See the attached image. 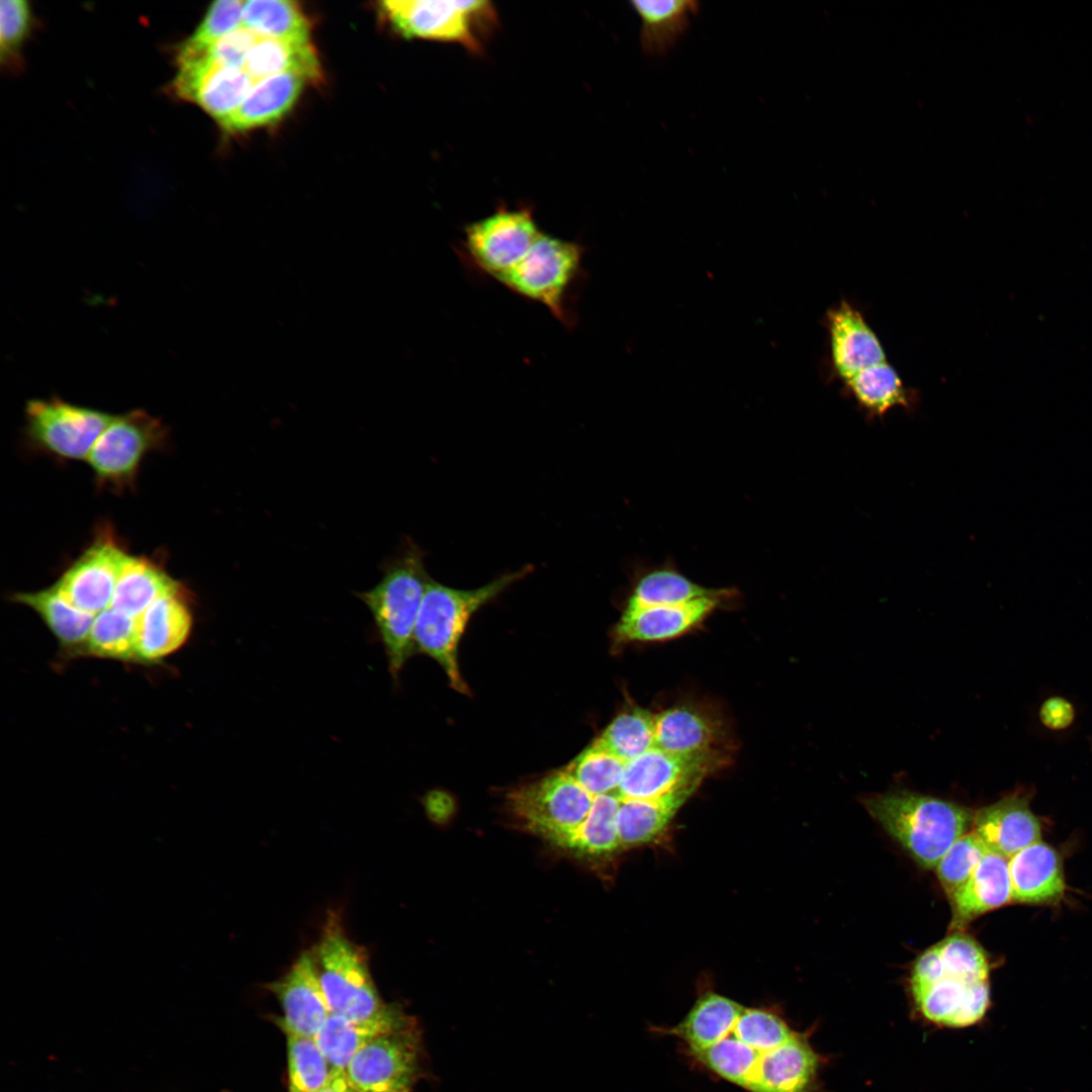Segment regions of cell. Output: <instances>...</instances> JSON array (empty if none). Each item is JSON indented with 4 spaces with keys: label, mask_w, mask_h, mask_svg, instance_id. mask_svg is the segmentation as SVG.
Listing matches in <instances>:
<instances>
[{
    "label": "cell",
    "mask_w": 1092,
    "mask_h": 1092,
    "mask_svg": "<svg viewBox=\"0 0 1092 1092\" xmlns=\"http://www.w3.org/2000/svg\"><path fill=\"white\" fill-rule=\"evenodd\" d=\"M825 327L833 373L869 418H883L895 407L913 404L912 391L856 307L841 300L828 309Z\"/></svg>",
    "instance_id": "1"
},
{
    "label": "cell",
    "mask_w": 1092,
    "mask_h": 1092,
    "mask_svg": "<svg viewBox=\"0 0 1092 1092\" xmlns=\"http://www.w3.org/2000/svg\"><path fill=\"white\" fill-rule=\"evenodd\" d=\"M870 815L927 870L973 827L975 812L957 803L910 791L873 796L864 801Z\"/></svg>",
    "instance_id": "2"
},
{
    "label": "cell",
    "mask_w": 1092,
    "mask_h": 1092,
    "mask_svg": "<svg viewBox=\"0 0 1092 1092\" xmlns=\"http://www.w3.org/2000/svg\"><path fill=\"white\" fill-rule=\"evenodd\" d=\"M424 559L425 552L407 540L396 557L382 566L380 581L371 589L357 594L372 615L394 681L416 649V623L431 579Z\"/></svg>",
    "instance_id": "3"
},
{
    "label": "cell",
    "mask_w": 1092,
    "mask_h": 1092,
    "mask_svg": "<svg viewBox=\"0 0 1092 1092\" xmlns=\"http://www.w3.org/2000/svg\"><path fill=\"white\" fill-rule=\"evenodd\" d=\"M532 571V565H525L473 589H457L429 580L416 623L415 646L442 666L454 690L469 694L459 670L457 649L470 618Z\"/></svg>",
    "instance_id": "4"
},
{
    "label": "cell",
    "mask_w": 1092,
    "mask_h": 1092,
    "mask_svg": "<svg viewBox=\"0 0 1092 1092\" xmlns=\"http://www.w3.org/2000/svg\"><path fill=\"white\" fill-rule=\"evenodd\" d=\"M312 950L331 1013L362 1020L389 1006L374 984L365 948L349 938L338 913L328 915Z\"/></svg>",
    "instance_id": "5"
},
{
    "label": "cell",
    "mask_w": 1092,
    "mask_h": 1092,
    "mask_svg": "<svg viewBox=\"0 0 1092 1092\" xmlns=\"http://www.w3.org/2000/svg\"><path fill=\"white\" fill-rule=\"evenodd\" d=\"M583 248L541 233L525 256L496 279L511 291L545 305L567 327L574 324V286L582 276Z\"/></svg>",
    "instance_id": "6"
},
{
    "label": "cell",
    "mask_w": 1092,
    "mask_h": 1092,
    "mask_svg": "<svg viewBox=\"0 0 1092 1092\" xmlns=\"http://www.w3.org/2000/svg\"><path fill=\"white\" fill-rule=\"evenodd\" d=\"M594 799L562 768L516 788L507 803L526 830L571 851Z\"/></svg>",
    "instance_id": "7"
},
{
    "label": "cell",
    "mask_w": 1092,
    "mask_h": 1092,
    "mask_svg": "<svg viewBox=\"0 0 1092 1092\" xmlns=\"http://www.w3.org/2000/svg\"><path fill=\"white\" fill-rule=\"evenodd\" d=\"M168 435L163 422L143 410L116 415L87 458L96 484L115 492L133 487L147 454L161 450Z\"/></svg>",
    "instance_id": "8"
},
{
    "label": "cell",
    "mask_w": 1092,
    "mask_h": 1092,
    "mask_svg": "<svg viewBox=\"0 0 1092 1092\" xmlns=\"http://www.w3.org/2000/svg\"><path fill=\"white\" fill-rule=\"evenodd\" d=\"M115 415L57 396L25 404L24 433L35 450L60 460H87Z\"/></svg>",
    "instance_id": "9"
},
{
    "label": "cell",
    "mask_w": 1092,
    "mask_h": 1092,
    "mask_svg": "<svg viewBox=\"0 0 1092 1092\" xmlns=\"http://www.w3.org/2000/svg\"><path fill=\"white\" fill-rule=\"evenodd\" d=\"M345 1075L359 1092H412L423 1076V1044L417 1022L365 1044L354 1055Z\"/></svg>",
    "instance_id": "10"
},
{
    "label": "cell",
    "mask_w": 1092,
    "mask_h": 1092,
    "mask_svg": "<svg viewBox=\"0 0 1092 1092\" xmlns=\"http://www.w3.org/2000/svg\"><path fill=\"white\" fill-rule=\"evenodd\" d=\"M541 233L528 209H499L466 226L463 256L496 280L525 256Z\"/></svg>",
    "instance_id": "11"
},
{
    "label": "cell",
    "mask_w": 1092,
    "mask_h": 1092,
    "mask_svg": "<svg viewBox=\"0 0 1092 1092\" xmlns=\"http://www.w3.org/2000/svg\"><path fill=\"white\" fill-rule=\"evenodd\" d=\"M380 8L395 30L405 37L457 41L476 47L473 20L486 15V1L386 0Z\"/></svg>",
    "instance_id": "12"
},
{
    "label": "cell",
    "mask_w": 1092,
    "mask_h": 1092,
    "mask_svg": "<svg viewBox=\"0 0 1092 1092\" xmlns=\"http://www.w3.org/2000/svg\"><path fill=\"white\" fill-rule=\"evenodd\" d=\"M128 554L106 529L54 584L77 608L97 615L110 607Z\"/></svg>",
    "instance_id": "13"
},
{
    "label": "cell",
    "mask_w": 1092,
    "mask_h": 1092,
    "mask_svg": "<svg viewBox=\"0 0 1092 1092\" xmlns=\"http://www.w3.org/2000/svg\"><path fill=\"white\" fill-rule=\"evenodd\" d=\"M266 989L281 1007L278 1026L284 1034L314 1038L331 1014L312 949L301 952L289 970L267 984Z\"/></svg>",
    "instance_id": "14"
},
{
    "label": "cell",
    "mask_w": 1092,
    "mask_h": 1092,
    "mask_svg": "<svg viewBox=\"0 0 1092 1092\" xmlns=\"http://www.w3.org/2000/svg\"><path fill=\"white\" fill-rule=\"evenodd\" d=\"M718 758L709 755H676L653 747L629 761L617 795L621 800L655 798L700 785Z\"/></svg>",
    "instance_id": "15"
},
{
    "label": "cell",
    "mask_w": 1092,
    "mask_h": 1092,
    "mask_svg": "<svg viewBox=\"0 0 1092 1092\" xmlns=\"http://www.w3.org/2000/svg\"><path fill=\"white\" fill-rule=\"evenodd\" d=\"M178 65L173 81L176 95L199 105L217 122L237 109L256 82L244 69L219 66L203 57Z\"/></svg>",
    "instance_id": "16"
},
{
    "label": "cell",
    "mask_w": 1092,
    "mask_h": 1092,
    "mask_svg": "<svg viewBox=\"0 0 1092 1092\" xmlns=\"http://www.w3.org/2000/svg\"><path fill=\"white\" fill-rule=\"evenodd\" d=\"M139 663H159L180 649L193 627L188 592L182 583L160 596L136 619Z\"/></svg>",
    "instance_id": "17"
},
{
    "label": "cell",
    "mask_w": 1092,
    "mask_h": 1092,
    "mask_svg": "<svg viewBox=\"0 0 1092 1092\" xmlns=\"http://www.w3.org/2000/svg\"><path fill=\"white\" fill-rule=\"evenodd\" d=\"M736 590L719 588L718 593L685 604L658 606L624 612L615 627L619 639L658 641L677 637L704 621L724 600Z\"/></svg>",
    "instance_id": "18"
},
{
    "label": "cell",
    "mask_w": 1092,
    "mask_h": 1092,
    "mask_svg": "<svg viewBox=\"0 0 1092 1092\" xmlns=\"http://www.w3.org/2000/svg\"><path fill=\"white\" fill-rule=\"evenodd\" d=\"M911 994L925 1019L952 1028L976 1024L990 1004L988 981L969 982L949 976Z\"/></svg>",
    "instance_id": "19"
},
{
    "label": "cell",
    "mask_w": 1092,
    "mask_h": 1092,
    "mask_svg": "<svg viewBox=\"0 0 1092 1092\" xmlns=\"http://www.w3.org/2000/svg\"><path fill=\"white\" fill-rule=\"evenodd\" d=\"M972 831L988 850L1009 858L1040 840V823L1026 797L1008 796L975 812Z\"/></svg>",
    "instance_id": "20"
},
{
    "label": "cell",
    "mask_w": 1092,
    "mask_h": 1092,
    "mask_svg": "<svg viewBox=\"0 0 1092 1092\" xmlns=\"http://www.w3.org/2000/svg\"><path fill=\"white\" fill-rule=\"evenodd\" d=\"M416 1021L396 1004L380 1014L353 1020L331 1013L314 1039L335 1072L346 1071L354 1055L376 1037Z\"/></svg>",
    "instance_id": "21"
},
{
    "label": "cell",
    "mask_w": 1092,
    "mask_h": 1092,
    "mask_svg": "<svg viewBox=\"0 0 1092 1092\" xmlns=\"http://www.w3.org/2000/svg\"><path fill=\"white\" fill-rule=\"evenodd\" d=\"M1012 901L1051 903L1065 892L1063 864L1057 850L1036 841L1008 858Z\"/></svg>",
    "instance_id": "22"
},
{
    "label": "cell",
    "mask_w": 1092,
    "mask_h": 1092,
    "mask_svg": "<svg viewBox=\"0 0 1092 1092\" xmlns=\"http://www.w3.org/2000/svg\"><path fill=\"white\" fill-rule=\"evenodd\" d=\"M306 82L296 74L256 81L237 109L218 124L226 132L240 133L274 123L294 106Z\"/></svg>",
    "instance_id": "23"
},
{
    "label": "cell",
    "mask_w": 1092,
    "mask_h": 1092,
    "mask_svg": "<svg viewBox=\"0 0 1092 1092\" xmlns=\"http://www.w3.org/2000/svg\"><path fill=\"white\" fill-rule=\"evenodd\" d=\"M950 927L961 930L978 916L1012 901L1008 858L989 851L949 899Z\"/></svg>",
    "instance_id": "24"
},
{
    "label": "cell",
    "mask_w": 1092,
    "mask_h": 1092,
    "mask_svg": "<svg viewBox=\"0 0 1092 1092\" xmlns=\"http://www.w3.org/2000/svg\"><path fill=\"white\" fill-rule=\"evenodd\" d=\"M691 580L671 562L639 566L633 572L632 587L624 612L685 604L717 594Z\"/></svg>",
    "instance_id": "25"
},
{
    "label": "cell",
    "mask_w": 1092,
    "mask_h": 1092,
    "mask_svg": "<svg viewBox=\"0 0 1092 1092\" xmlns=\"http://www.w3.org/2000/svg\"><path fill=\"white\" fill-rule=\"evenodd\" d=\"M255 81L279 74H296L307 82L323 80V70L310 39L259 37L243 68Z\"/></svg>",
    "instance_id": "26"
},
{
    "label": "cell",
    "mask_w": 1092,
    "mask_h": 1092,
    "mask_svg": "<svg viewBox=\"0 0 1092 1092\" xmlns=\"http://www.w3.org/2000/svg\"><path fill=\"white\" fill-rule=\"evenodd\" d=\"M10 600L36 613L68 652L81 654L95 615L74 606L55 584L36 592L14 593Z\"/></svg>",
    "instance_id": "27"
},
{
    "label": "cell",
    "mask_w": 1092,
    "mask_h": 1092,
    "mask_svg": "<svg viewBox=\"0 0 1092 1092\" xmlns=\"http://www.w3.org/2000/svg\"><path fill=\"white\" fill-rule=\"evenodd\" d=\"M698 785L677 789L659 797L621 800L618 830L622 847L653 840L697 790Z\"/></svg>",
    "instance_id": "28"
},
{
    "label": "cell",
    "mask_w": 1092,
    "mask_h": 1092,
    "mask_svg": "<svg viewBox=\"0 0 1092 1092\" xmlns=\"http://www.w3.org/2000/svg\"><path fill=\"white\" fill-rule=\"evenodd\" d=\"M180 582L147 556H128L117 580L110 607L138 619L160 596Z\"/></svg>",
    "instance_id": "29"
},
{
    "label": "cell",
    "mask_w": 1092,
    "mask_h": 1092,
    "mask_svg": "<svg viewBox=\"0 0 1092 1092\" xmlns=\"http://www.w3.org/2000/svg\"><path fill=\"white\" fill-rule=\"evenodd\" d=\"M641 19L640 44L649 55L668 52L687 31L699 3L692 0L632 1Z\"/></svg>",
    "instance_id": "30"
},
{
    "label": "cell",
    "mask_w": 1092,
    "mask_h": 1092,
    "mask_svg": "<svg viewBox=\"0 0 1092 1092\" xmlns=\"http://www.w3.org/2000/svg\"><path fill=\"white\" fill-rule=\"evenodd\" d=\"M718 737L714 723L703 713L676 707L655 715V747L676 755L715 754Z\"/></svg>",
    "instance_id": "31"
},
{
    "label": "cell",
    "mask_w": 1092,
    "mask_h": 1092,
    "mask_svg": "<svg viewBox=\"0 0 1092 1092\" xmlns=\"http://www.w3.org/2000/svg\"><path fill=\"white\" fill-rule=\"evenodd\" d=\"M242 26L259 37L310 39L309 19L294 1H244Z\"/></svg>",
    "instance_id": "32"
},
{
    "label": "cell",
    "mask_w": 1092,
    "mask_h": 1092,
    "mask_svg": "<svg viewBox=\"0 0 1092 1092\" xmlns=\"http://www.w3.org/2000/svg\"><path fill=\"white\" fill-rule=\"evenodd\" d=\"M136 619L111 607L97 614L81 654L139 662Z\"/></svg>",
    "instance_id": "33"
},
{
    "label": "cell",
    "mask_w": 1092,
    "mask_h": 1092,
    "mask_svg": "<svg viewBox=\"0 0 1092 1092\" xmlns=\"http://www.w3.org/2000/svg\"><path fill=\"white\" fill-rule=\"evenodd\" d=\"M593 743L627 763L655 747V715L641 708L623 712Z\"/></svg>",
    "instance_id": "34"
},
{
    "label": "cell",
    "mask_w": 1092,
    "mask_h": 1092,
    "mask_svg": "<svg viewBox=\"0 0 1092 1092\" xmlns=\"http://www.w3.org/2000/svg\"><path fill=\"white\" fill-rule=\"evenodd\" d=\"M620 804L617 794L595 797L571 851L583 856H605L622 848L618 830Z\"/></svg>",
    "instance_id": "35"
},
{
    "label": "cell",
    "mask_w": 1092,
    "mask_h": 1092,
    "mask_svg": "<svg viewBox=\"0 0 1092 1092\" xmlns=\"http://www.w3.org/2000/svg\"><path fill=\"white\" fill-rule=\"evenodd\" d=\"M285 1036L288 1092H316L336 1072L313 1037Z\"/></svg>",
    "instance_id": "36"
},
{
    "label": "cell",
    "mask_w": 1092,
    "mask_h": 1092,
    "mask_svg": "<svg viewBox=\"0 0 1092 1092\" xmlns=\"http://www.w3.org/2000/svg\"><path fill=\"white\" fill-rule=\"evenodd\" d=\"M626 762L592 743L564 769L594 797L616 794Z\"/></svg>",
    "instance_id": "37"
},
{
    "label": "cell",
    "mask_w": 1092,
    "mask_h": 1092,
    "mask_svg": "<svg viewBox=\"0 0 1092 1092\" xmlns=\"http://www.w3.org/2000/svg\"><path fill=\"white\" fill-rule=\"evenodd\" d=\"M935 945L943 966V976L969 982L988 981L989 962L985 950L974 938L954 931Z\"/></svg>",
    "instance_id": "38"
},
{
    "label": "cell",
    "mask_w": 1092,
    "mask_h": 1092,
    "mask_svg": "<svg viewBox=\"0 0 1092 1092\" xmlns=\"http://www.w3.org/2000/svg\"><path fill=\"white\" fill-rule=\"evenodd\" d=\"M244 1L219 0L208 7L203 19L177 54V61L194 57L205 48L242 26Z\"/></svg>",
    "instance_id": "39"
},
{
    "label": "cell",
    "mask_w": 1092,
    "mask_h": 1092,
    "mask_svg": "<svg viewBox=\"0 0 1092 1092\" xmlns=\"http://www.w3.org/2000/svg\"><path fill=\"white\" fill-rule=\"evenodd\" d=\"M988 852L987 846L972 830L961 836L946 850L935 870L949 899L967 882Z\"/></svg>",
    "instance_id": "40"
},
{
    "label": "cell",
    "mask_w": 1092,
    "mask_h": 1092,
    "mask_svg": "<svg viewBox=\"0 0 1092 1092\" xmlns=\"http://www.w3.org/2000/svg\"><path fill=\"white\" fill-rule=\"evenodd\" d=\"M31 8L25 0L0 3V52L2 63L16 60L31 26Z\"/></svg>",
    "instance_id": "41"
},
{
    "label": "cell",
    "mask_w": 1092,
    "mask_h": 1092,
    "mask_svg": "<svg viewBox=\"0 0 1092 1092\" xmlns=\"http://www.w3.org/2000/svg\"><path fill=\"white\" fill-rule=\"evenodd\" d=\"M258 38L259 36L250 29L241 26L214 41L198 55L188 59L203 57L219 66L243 69L247 57Z\"/></svg>",
    "instance_id": "42"
},
{
    "label": "cell",
    "mask_w": 1092,
    "mask_h": 1092,
    "mask_svg": "<svg viewBox=\"0 0 1092 1092\" xmlns=\"http://www.w3.org/2000/svg\"><path fill=\"white\" fill-rule=\"evenodd\" d=\"M943 966L936 945L924 950L915 961L911 977V992L925 988L943 977Z\"/></svg>",
    "instance_id": "43"
},
{
    "label": "cell",
    "mask_w": 1092,
    "mask_h": 1092,
    "mask_svg": "<svg viewBox=\"0 0 1092 1092\" xmlns=\"http://www.w3.org/2000/svg\"><path fill=\"white\" fill-rule=\"evenodd\" d=\"M1074 715L1071 703L1060 697L1048 699L1039 711L1041 722L1055 730L1067 728L1073 722Z\"/></svg>",
    "instance_id": "44"
},
{
    "label": "cell",
    "mask_w": 1092,
    "mask_h": 1092,
    "mask_svg": "<svg viewBox=\"0 0 1092 1092\" xmlns=\"http://www.w3.org/2000/svg\"><path fill=\"white\" fill-rule=\"evenodd\" d=\"M348 1079L344 1072H336L331 1080L316 1092H352Z\"/></svg>",
    "instance_id": "45"
},
{
    "label": "cell",
    "mask_w": 1092,
    "mask_h": 1092,
    "mask_svg": "<svg viewBox=\"0 0 1092 1092\" xmlns=\"http://www.w3.org/2000/svg\"><path fill=\"white\" fill-rule=\"evenodd\" d=\"M352 1092H359V1091H356V1090H354V1089H353V1091H352Z\"/></svg>",
    "instance_id": "46"
}]
</instances>
